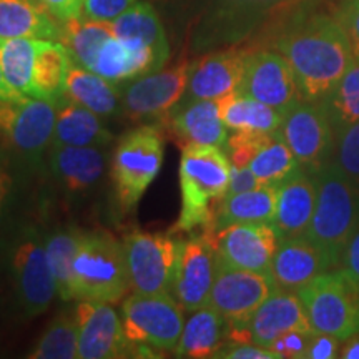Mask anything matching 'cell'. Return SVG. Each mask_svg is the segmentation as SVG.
I'll return each mask as SVG.
<instances>
[{
    "instance_id": "cell-1",
    "label": "cell",
    "mask_w": 359,
    "mask_h": 359,
    "mask_svg": "<svg viewBox=\"0 0 359 359\" xmlns=\"http://www.w3.org/2000/svg\"><path fill=\"white\" fill-rule=\"evenodd\" d=\"M275 45L293 69L308 102H321L354 60L353 45L336 17H309L291 27Z\"/></svg>"
},
{
    "instance_id": "cell-2",
    "label": "cell",
    "mask_w": 359,
    "mask_h": 359,
    "mask_svg": "<svg viewBox=\"0 0 359 359\" xmlns=\"http://www.w3.org/2000/svg\"><path fill=\"white\" fill-rule=\"evenodd\" d=\"M231 178V160L219 147L187 145L180 160L182 210L172 228L188 233L196 228L210 230L215 210L226 195Z\"/></svg>"
},
{
    "instance_id": "cell-3",
    "label": "cell",
    "mask_w": 359,
    "mask_h": 359,
    "mask_svg": "<svg viewBox=\"0 0 359 359\" xmlns=\"http://www.w3.org/2000/svg\"><path fill=\"white\" fill-rule=\"evenodd\" d=\"M313 177L316 206L304 236L320 246L336 266L359 228V187L341 172L334 160L323 165Z\"/></svg>"
},
{
    "instance_id": "cell-4",
    "label": "cell",
    "mask_w": 359,
    "mask_h": 359,
    "mask_svg": "<svg viewBox=\"0 0 359 359\" xmlns=\"http://www.w3.org/2000/svg\"><path fill=\"white\" fill-rule=\"evenodd\" d=\"M130 290L122 243L105 231L83 233L72 263V294L79 302L115 303Z\"/></svg>"
},
{
    "instance_id": "cell-5",
    "label": "cell",
    "mask_w": 359,
    "mask_h": 359,
    "mask_svg": "<svg viewBox=\"0 0 359 359\" xmlns=\"http://www.w3.org/2000/svg\"><path fill=\"white\" fill-rule=\"evenodd\" d=\"M57 103L37 97L0 100V154L37 168L53 143Z\"/></svg>"
},
{
    "instance_id": "cell-6",
    "label": "cell",
    "mask_w": 359,
    "mask_h": 359,
    "mask_svg": "<svg viewBox=\"0 0 359 359\" xmlns=\"http://www.w3.org/2000/svg\"><path fill=\"white\" fill-rule=\"evenodd\" d=\"M165 156V138L156 125L128 130L116 143L110 177L123 210H132L158 177Z\"/></svg>"
},
{
    "instance_id": "cell-7",
    "label": "cell",
    "mask_w": 359,
    "mask_h": 359,
    "mask_svg": "<svg viewBox=\"0 0 359 359\" xmlns=\"http://www.w3.org/2000/svg\"><path fill=\"white\" fill-rule=\"evenodd\" d=\"M316 333L339 341L359 333V286L341 269L325 271L296 291Z\"/></svg>"
},
{
    "instance_id": "cell-8",
    "label": "cell",
    "mask_w": 359,
    "mask_h": 359,
    "mask_svg": "<svg viewBox=\"0 0 359 359\" xmlns=\"http://www.w3.org/2000/svg\"><path fill=\"white\" fill-rule=\"evenodd\" d=\"M11 269L17 299L25 316L34 318L50 308L57 294L45 236L37 228L25 226L11 246Z\"/></svg>"
},
{
    "instance_id": "cell-9",
    "label": "cell",
    "mask_w": 359,
    "mask_h": 359,
    "mask_svg": "<svg viewBox=\"0 0 359 359\" xmlns=\"http://www.w3.org/2000/svg\"><path fill=\"white\" fill-rule=\"evenodd\" d=\"M183 311L170 293H133L122 304L125 336L135 346L173 351L185 325Z\"/></svg>"
},
{
    "instance_id": "cell-10",
    "label": "cell",
    "mask_w": 359,
    "mask_h": 359,
    "mask_svg": "<svg viewBox=\"0 0 359 359\" xmlns=\"http://www.w3.org/2000/svg\"><path fill=\"white\" fill-rule=\"evenodd\" d=\"M122 246L133 293H170L180 240H173L172 233L133 231L123 236Z\"/></svg>"
},
{
    "instance_id": "cell-11",
    "label": "cell",
    "mask_w": 359,
    "mask_h": 359,
    "mask_svg": "<svg viewBox=\"0 0 359 359\" xmlns=\"http://www.w3.org/2000/svg\"><path fill=\"white\" fill-rule=\"evenodd\" d=\"M333 123L321 102L302 100L283 116L280 135L303 172L314 175L331 160L336 147Z\"/></svg>"
},
{
    "instance_id": "cell-12",
    "label": "cell",
    "mask_w": 359,
    "mask_h": 359,
    "mask_svg": "<svg viewBox=\"0 0 359 359\" xmlns=\"http://www.w3.org/2000/svg\"><path fill=\"white\" fill-rule=\"evenodd\" d=\"M302 2L306 0H210L196 34V45L212 48L240 42L271 13Z\"/></svg>"
},
{
    "instance_id": "cell-13",
    "label": "cell",
    "mask_w": 359,
    "mask_h": 359,
    "mask_svg": "<svg viewBox=\"0 0 359 359\" xmlns=\"http://www.w3.org/2000/svg\"><path fill=\"white\" fill-rule=\"evenodd\" d=\"M205 235L213 245L218 264L255 273H269L281 243L273 223H236Z\"/></svg>"
},
{
    "instance_id": "cell-14",
    "label": "cell",
    "mask_w": 359,
    "mask_h": 359,
    "mask_svg": "<svg viewBox=\"0 0 359 359\" xmlns=\"http://www.w3.org/2000/svg\"><path fill=\"white\" fill-rule=\"evenodd\" d=\"M190 62L183 60L170 69H161L130 80L123 88L122 115L130 122L163 118L185 97Z\"/></svg>"
},
{
    "instance_id": "cell-15",
    "label": "cell",
    "mask_w": 359,
    "mask_h": 359,
    "mask_svg": "<svg viewBox=\"0 0 359 359\" xmlns=\"http://www.w3.org/2000/svg\"><path fill=\"white\" fill-rule=\"evenodd\" d=\"M276 290L269 273L226 268L217 263V276L208 304L231 327H246L251 314Z\"/></svg>"
},
{
    "instance_id": "cell-16",
    "label": "cell",
    "mask_w": 359,
    "mask_h": 359,
    "mask_svg": "<svg viewBox=\"0 0 359 359\" xmlns=\"http://www.w3.org/2000/svg\"><path fill=\"white\" fill-rule=\"evenodd\" d=\"M240 92L266 103L281 114L304 100L288 60L280 52L273 50L248 53Z\"/></svg>"
},
{
    "instance_id": "cell-17",
    "label": "cell",
    "mask_w": 359,
    "mask_h": 359,
    "mask_svg": "<svg viewBox=\"0 0 359 359\" xmlns=\"http://www.w3.org/2000/svg\"><path fill=\"white\" fill-rule=\"evenodd\" d=\"M217 276V253L206 235L180 240L170 294L185 311L206 306Z\"/></svg>"
},
{
    "instance_id": "cell-18",
    "label": "cell",
    "mask_w": 359,
    "mask_h": 359,
    "mask_svg": "<svg viewBox=\"0 0 359 359\" xmlns=\"http://www.w3.org/2000/svg\"><path fill=\"white\" fill-rule=\"evenodd\" d=\"M79 359H114L127 356L135 346L127 339L122 316L103 302H79Z\"/></svg>"
},
{
    "instance_id": "cell-19",
    "label": "cell",
    "mask_w": 359,
    "mask_h": 359,
    "mask_svg": "<svg viewBox=\"0 0 359 359\" xmlns=\"http://www.w3.org/2000/svg\"><path fill=\"white\" fill-rule=\"evenodd\" d=\"M248 50L228 48L210 53L190 67L187 92L183 98L222 100L241 90Z\"/></svg>"
},
{
    "instance_id": "cell-20",
    "label": "cell",
    "mask_w": 359,
    "mask_h": 359,
    "mask_svg": "<svg viewBox=\"0 0 359 359\" xmlns=\"http://www.w3.org/2000/svg\"><path fill=\"white\" fill-rule=\"evenodd\" d=\"M331 259L320 246L314 245L306 236H296L281 240L275 258H273L271 275L276 288L285 291H298L321 273L330 271Z\"/></svg>"
},
{
    "instance_id": "cell-21",
    "label": "cell",
    "mask_w": 359,
    "mask_h": 359,
    "mask_svg": "<svg viewBox=\"0 0 359 359\" xmlns=\"http://www.w3.org/2000/svg\"><path fill=\"white\" fill-rule=\"evenodd\" d=\"M165 123L175 137L187 145H213L226 147L228 128L219 115L218 100H196L182 98L170 114Z\"/></svg>"
},
{
    "instance_id": "cell-22",
    "label": "cell",
    "mask_w": 359,
    "mask_h": 359,
    "mask_svg": "<svg viewBox=\"0 0 359 359\" xmlns=\"http://www.w3.org/2000/svg\"><path fill=\"white\" fill-rule=\"evenodd\" d=\"M246 330L251 343L264 348L271 346L273 341L286 331H314L298 293L280 288L273 291L251 314Z\"/></svg>"
},
{
    "instance_id": "cell-23",
    "label": "cell",
    "mask_w": 359,
    "mask_h": 359,
    "mask_svg": "<svg viewBox=\"0 0 359 359\" xmlns=\"http://www.w3.org/2000/svg\"><path fill=\"white\" fill-rule=\"evenodd\" d=\"M316 206V180L306 172L296 173L278 187L273 224L281 240L304 236Z\"/></svg>"
},
{
    "instance_id": "cell-24",
    "label": "cell",
    "mask_w": 359,
    "mask_h": 359,
    "mask_svg": "<svg viewBox=\"0 0 359 359\" xmlns=\"http://www.w3.org/2000/svg\"><path fill=\"white\" fill-rule=\"evenodd\" d=\"M107 155L102 147L53 145L50 170L62 187L70 193H88L105 173Z\"/></svg>"
},
{
    "instance_id": "cell-25",
    "label": "cell",
    "mask_w": 359,
    "mask_h": 359,
    "mask_svg": "<svg viewBox=\"0 0 359 359\" xmlns=\"http://www.w3.org/2000/svg\"><path fill=\"white\" fill-rule=\"evenodd\" d=\"M60 40L62 24L40 0H0V39Z\"/></svg>"
},
{
    "instance_id": "cell-26",
    "label": "cell",
    "mask_w": 359,
    "mask_h": 359,
    "mask_svg": "<svg viewBox=\"0 0 359 359\" xmlns=\"http://www.w3.org/2000/svg\"><path fill=\"white\" fill-rule=\"evenodd\" d=\"M65 97L87 107L102 118L122 115V85L100 77L95 72L85 69L75 60L72 62L69 75H67Z\"/></svg>"
},
{
    "instance_id": "cell-27",
    "label": "cell",
    "mask_w": 359,
    "mask_h": 359,
    "mask_svg": "<svg viewBox=\"0 0 359 359\" xmlns=\"http://www.w3.org/2000/svg\"><path fill=\"white\" fill-rule=\"evenodd\" d=\"M111 140L114 135L103 125L102 116L67 97L58 100L52 145L105 147Z\"/></svg>"
},
{
    "instance_id": "cell-28",
    "label": "cell",
    "mask_w": 359,
    "mask_h": 359,
    "mask_svg": "<svg viewBox=\"0 0 359 359\" xmlns=\"http://www.w3.org/2000/svg\"><path fill=\"white\" fill-rule=\"evenodd\" d=\"M226 320L210 304L193 309L183 325L177 348L173 349L175 356L190 359L215 358L219 348L226 343Z\"/></svg>"
},
{
    "instance_id": "cell-29",
    "label": "cell",
    "mask_w": 359,
    "mask_h": 359,
    "mask_svg": "<svg viewBox=\"0 0 359 359\" xmlns=\"http://www.w3.org/2000/svg\"><path fill=\"white\" fill-rule=\"evenodd\" d=\"M278 187L259 185L253 190L222 198L215 210L210 230L213 233L236 223H273L276 213Z\"/></svg>"
},
{
    "instance_id": "cell-30",
    "label": "cell",
    "mask_w": 359,
    "mask_h": 359,
    "mask_svg": "<svg viewBox=\"0 0 359 359\" xmlns=\"http://www.w3.org/2000/svg\"><path fill=\"white\" fill-rule=\"evenodd\" d=\"M114 34L135 47L148 48L167 64L170 45L158 13L148 2H137L118 19L110 22Z\"/></svg>"
},
{
    "instance_id": "cell-31",
    "label": "cell",
    "mask_w": 359,
    "mask_h": 359,
    "mask_svg": "<svg viewBox=\"0 0 359 359\" xmlns=\"http://www.w3.org/2000/svg\"><path fill=\"white\" fill-rule=\"evenodd\" d=\"M72 62L69 48L60 40L40 39L34 65V97L62 100Z\"/></svg>"
},
{
    "instance_id": "cell-32",
    "label": "cell",
    "mask_w": 359,
    "mask_h": 359,
    "mask_svg": "<svg viewBox=\"0 0 359 359\" xmlns=\"http://www.w3.org/2000/svg\"><path fill=\"white\" fill-rule=\"evenodd\" d=\"M218 107L224 125L233 132L243 130V132L275 133L280 130L285 116L280 110L241 92L218 100Z\"/></svg>"
},
{
    "instance_id": "cell-33",
    "label": "cell",
    "mask_w": 359,
    "mask_h": 359,
    "mask_svg": "<svg viewBox=\"0 0 359 359\" xmlns=\"http://www.w3.org/2000/svg\"><path fill=\"white\" fill-rule=\"evenodd\" d=\"M40 39H0V67L17 93L34 97V65Z\"/></svg>"
},
{
    "instance_id": "cell-34",
    "label": "cell",
    "mask_w": 359,
    "mask_h": 359,
    "mask_svg": "<svg viewBox=\"0 0 359 359\" xmlns=\"http://www.w3.org/2000/svg\"><path fill=\"white\" fill-rule=\"evenodd\" d=\"M248 167L262 185L273 187H280L286 180L302 172L298 160L283 140L280 130L268 135L266 140L251 158Z\"/></svg>"
},
{
    "instance_id": "cell-35",
    "label": "cell",
    "mask_w": 359,
    "mask_h": 359,
    "mask_svg": "<svg viewBox=\"0 0 359 359\" xmlns=\"http://www.w3.org/2000/svg\"><path fill=\"white\" fill-rule=\"evenodd\" d=\"M114 35L110 22L90 20L80 15L62 24L60 42L69 48L72 58L90 70L97 52Z\"/></svg>"
},
{
    "instance_id": "cell-36",
    "label": "cell",
    "mask_w": 359,
    "mask_h": 359,
    "mask_svg": "<svg viewBox=\"0 0 359 359\" xmlns=\"http://www.w3.org/2000/svg\"><path fill=\"white\" fill-rule=\"evenodd\" d=\"M82 235L83 231L77 230V228L64 226L45 236V248H47L48 264H50L53 280H55L57 294L64 302L74 299V294H72V263H74Z\"/></svg>"
},
{
    "instance_id": "cell-37",
    "label": "cell",
    "mask_w": 359,
    "mask_h": 359,
    "mask_svg": "<svg viewBox=\"0 0 359 359\" xmlns=\"http://www.w3.org/2000/svg\"><path fill=\"white\" fill-rule=\"evenodd\" d=\"M336 132L359 122V57H354L346 74L321 100Z\"/></svg>"
},
{
    "instance_id": "cell-38",
    "label": "cell",
    "mask_w": 359,
    "mask_h": 359,
    "mask_svg": "<svg viewBox=\"0 0 359 359\" xmlns=\"http://www.w3.org/2000/svg\"><path fill=\"white\" fill-rule=\"evenodd\" d=\"M32 359L79 358V325L75 313H62L48 325L39 343L30 351Z\"/></svg>"
},
{
    "instance_id": "cell-39",
    "label": "cell",
    "mask_w": 359,
    "mask_h": 359,
    "mask_svg": "<svg viewBox=\"0 0 359 359\" xmlns=\"http://www.w3.org/2000/svg\"><path fill=\"white\" fill-rule=\"evenodd\" d=\"M336 158L341 172L359 187V122L336 132Z\"/></svg>"
},
{
    "instance_id": "cell-40",
    "label": "cell",
    "mask_w": 359,
    "mask_h": 359,
    "mask_svg": "<svg viewBox=\"0 0 359 359\" xmlns=\"http://www.w3.org/2000/svg\"><path fill=\"white\" fill-rule=\"evenodd\" d=\"M269 133H258V132H243L238 130L228 137L226 148L230 154L231 165L236 167H248L251 158L258 151V148L263 145Z\"/></svg>"
},
{
    "instance_id": "cell-41",
    "label": "cell",
    "mask_w": 359,
    "mask_h": 359,
    "mask_svg": "<svg viewBox=\"0 0 359 359\" xmlns=\"http://www.w3.org/2000/svg\"><path fill=\"white\" fill-rule=\"evenodd\" d=\"M314 331H286L273 341L271 349L278 359H304Z\"/></svg>"
},
{
    "instance_id": "cell-42",
    "label": "cell",
    "mask_w": 359,
    "mask_h": 359,
    "mask_svg": "<svg viewBox=\"0 0 359 359\" xmlns=\"http://www.w3.org/2000/svg\"><path fill=\"white\" fill-rule=\"evenodd\" d=\"M137 0H83L82 15L90 20L114 22Z\"/></svg>"
},
{
    "instance_id": "cell-43",
    "label": "cell",
    "mask_w": 359,
    "mask_h": 359,
    "mask_svg": "<svg viewBox=\"0 0 359 359\" xmlns=\"http://www.w3.org/2000/svg\"><path fill=\"white\" fill-rule=\"evenodd\" d=\"M215 358L223 359H278L271 349L255 343H224Z\"/></svg>"
},
{
    "instance_id": "cell-44",
    "label": "cell",
    "mask_w": 359,
    "mask_h": 359,
    "mask_svg": "<svg viewBox=\"0 0 359 359\" xmlns=\"http://www.w3.org/2000/svg\"><path fill=\"white\" fill-rule=\"evenodd\" d=\"M336 19L346 30L353 45L354 57H359V0H343L336 13Z\"/></svg>"
},
{
    "instance_id": "cell-45",
    "label": "cell",
    "mask_w": 359,
    "mask_h": 359,
    "mask_svg": "<svg viewBox=\"0 0 359 359\" xmlns=\"http://www.w3.org/2000/svg\"><path fill=\"white\" fill-rule=\"evenodd\" d=\"M339 339L331 334L314 333L304 359H334L339 356Z\"/></svg>"
},
{
    "instance_id": "cell-46",
    "label": "cell",
    "mask_w": 359,
    "mask_h": 359,
    "mask_svg": "<svg viewBox=\"0 0 359 359\" xmlns=\"http://www.w3.org/2000/svg\"><path fill=\"white\" fill-rule=\"evenodd\" d=\"M55 19L64 24L82 15L83 0H40Z\"/></svg>"
},
{
    "instance_id": "cell-47",
    "label": "cell",
    "mask_w": 359,
    "mask_h": 359,
    "mask_svg": "<svg viewBox=\"0 0 359 359\" xmlns=\"http://www.w3.org/2000/svg\"><path fill=\"white\" fill-rule=\"evenodd\" d=\"M262 185L258 182V178L255 177L253 172H251L250 167H236V165H231V178H230V185H228V191L224 196L230 195H236V193L241 191H248L253 190ZM223 196V198H224Z\"/></svg>"
},
{
    "instance_id": "cell-48",
    "label": "cell",
    "mask_w": 359,
    "mask_h": 359,
    "mask_svg": "<svg viewBox=\"0 0 359 359\" xmlns=\"http://www.w3.org/2000/svg\"><path fill=\"white\" fill-rule=\"evenodd\" d=\"M341 266H343V271L359 286V228L349 240L346 250L341 257Z\"/></svg>"
},
{
    "instance_id": "cell-49",
    "label": "cell",
    "mask_w": 359,
    "mask_h": 359,
    "mask_svg": "<svg viewBox=\"0 0 359 359\" xmlns=\"http://www.w3.org/2000/svg\"><path fill=\"white\" fill-rule=\"evenodd\" d=\"M12 190V175L8 170V160L0 154V215L8 198V193Z\"/></svg>"
},
{
    "instance_id": "cell-50",
    "label": "cell",
    "mask_w": 359,
    "mask_h": 359,
    "mask_svg": "<svg viewBox=\"0 0 359 359\" xmlns=\"http://www.w3.org/2000/svg\"><path fill=\"white\" fill-rule=\"evenodd\" d=\"M339 358L343 359H359V333L346 339V344L341 349Z\"/></svg>"
},
{
    "instance_id": "cell-51",
    "label": "cell",
    "mask_w": 359,
    "mask_h": 359,
    "mask_svg": "<svg viewBox=\"0 0 359 359\" xmlns=\"http://www.w3.org/2000/svg\"><path fill=\"white\" fill-rule=\"evenodd\" d=\"M22 97L25 95L17 93L15 90L6 82V79H4V74H2V67H0V100H17V98H22Z\"/></svg>"
}]
</instances>
